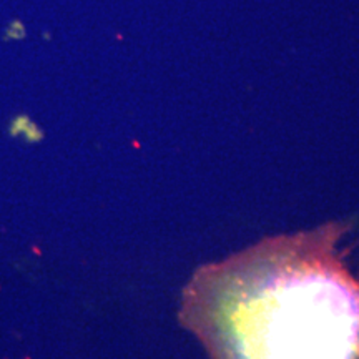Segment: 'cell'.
I'll use <instances>...</instances> for the list:
<instances>
[{
  "label": "cell",
  "mask_w": 359,
  "mask_h": 359,
  "mask_svg": "<svg viewBox=\"0 0 359 359\" xmlns=\"http://www.w3.org/2000/svg\"><path fill=\"white\" fill-rule=\"evenodd\" d=\"M191 312L231 359H354L359 351V284L312 236L206 271Z\"/></svg>",
  "instance_id": "obj_1"
}]
</instances>
